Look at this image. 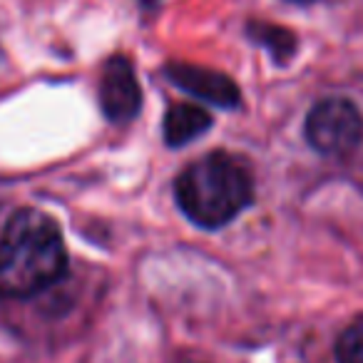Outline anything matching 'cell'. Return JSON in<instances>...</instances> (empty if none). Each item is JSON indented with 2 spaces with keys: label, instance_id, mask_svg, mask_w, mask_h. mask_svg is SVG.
Listing matches in <instances>:
<instances>
[{
  "label": "cell",
  "instance_id": "obj_5",
  "mask_svg": "<svg viewBox=\"0 0 363 363\" xmlns=\"http://www.w3.org/2000/svg\"><path fill=\"white\" fill-rule=\"evenodd\" d=\"M167 75L177 87L217 107H237L239 100H242L239 87L227 75L207 70V67L189 65V62H172L167 67Z\"/></svg>",
  "mask_w": 363,
  "mask_h": 363
},
{
  "label": "cell",
  "instance_id": "obj_7",
  "mask_svg": "<svg viewBox=\"0 0 363 363\" xmlns=\"http://www.w3.org/2000/svg\"><path fill=\"white\" fill-rule=\"evenodd\" d=\"M249 33H252V38L259 43V45L269 48V52H272L279 62L289 60L291 52L296 50V38H294L289 30H284V28L269 26L267 23V26H252Z\"/></svg>",
  "mask_w": 363,
  "mask_h": 363
},
{
  "label": "cell",
  "instance_id": "obj_9",
  "mask_svg": "<svg viewBox=\"0 0 363 363\" xmlns=\"http://www.w3.org/2000/svg\"><path fill=\"white\" fill-rule=\"evenodd\" d=\"M291 3H313V0H291Z\"/></svg>",
  "mask_w": 363,
  "mask_h": 363
},
{
  "label": "cell",
  "instance_id": "obj_11",
  "mask_svg": "<svg viewBox=\"0 0 363 363\" xmlns=\"http://www.w3.org/2000/svg\"><path fill=\"white\" fill-rule=\"evenodd\" d=\"M182 363H197V361H182Z\"/></svg>",
  "mask_w": 363,
  "mask_h": 363
},
{
  "label": "cell",
  "instance_id": "obj_4",
  "mask_svg": "<svg viewBox=\"0 0 363 363\" xmlns=\"http://www.w3.org/2000/svg\"><path fill=\"white\" fill-rule=\"evenodd\" d=\"M100 105L107 120L130 122L142 107V90L135 67L127 57L115 55L105 62L100 80Z\"/></svg>",
  "mask_w": 363,
  "mask_h": 363
},
{
  "label": "cell",
  "instance_id": "obj_10",
  "mask_svg": "<svg viewBox=\"0 0 363 363\" xmlns=\"http://www.w3.org/2000/svg\"><path fill=\"white\" fill-rule=\"evenodd\" d=\"M142 3H145V6H152V3H155V0H142Z\"/></svg>",
  "mask_w": 363,
  "mask_h": 363
},
{
  "label": "cell",
  "instance_id": "obj_6",
  "mask_svg": "<svg viewBox=\"0 0 363 363\" xmlns=\"http://www.w3.org/2000/svg\"><path fill=\"white\" fill-rule=\"evenodd\" d=\"M212 127V117L207 115V110H202L199 105H189V102H182V105H172L164 115V142L169 147H182L187 142L197 140L199 135Z\"/></svg>",
  "mask_w": 363,
  "mask_h": 363
},
{
  "label": "cell",
  "instance_id": "obj_1",
  "mask_svg": "<svg viewBox=\"0 0 363 363\" xmlns=\"http://www.w3.org/2000/svg\"><path fill=\"white\" fill-rule=\"evenodd\" d=\"M67 272V249L52 217L18 209L0 234V296L30 298Z\"/></svg>",
  "mask_w": 363,
  "mask_h": 363
},
{
  "label": "cell",
  "instance_id": "obj_8",
  "mask_svg": "<svg viewBox=\"0 0 363 363\" xmlns=\"http://www.w3.org/2000/svg\"><path fill=\"white\" fill-rule=\"evenodd\" d=\"M338 363H363V316L351 321L336 341Z\"/></svg>",
  "mask_w": 363,
  "mask_h": 363
},
{
  "label": "cell",
  "instance_id": "obj_2",
  "mask_svg": "<svg viewBox=\"0 0 363 363\" xmlns=\"http://www.w3.org/2000/svg\"><path fill=\"white\" fill-rule=\"evenodd\" d=\"M174 197L197 227L219 229L252 204L254 177L239 157L209 152L182 169L174 182Z\"/></svg>",
  "mask_w": 363,
  "mask_h": 363
},
{
  "label": "cell",
  "instance_id": "obj_3",
  "mask_svg": "<svg viewBox=\"0 0 363 363\" xmlns=\"http://www.w3.org/2000/svg\"><path fill=\"white\" fill-rule=\"evenodd\" d=\"M306 142L328 157H343L363 140V115L351 100L328 97L311 107L303 125Z\"/></svg>",
  "mask_w": 363,
  "mask_h": 363
}]
</instances>
